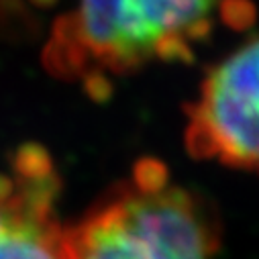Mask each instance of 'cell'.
<instances>
[{
    "label": "cell",
    "mask_w": 259,
    "mask_h": 259,
    "mask_svg": "<svg viewBox=\"0 0 259 259\" xmlns=\"http://www.w3.org/2000/svg\"><path fill=\"white\" fill-rule=\"evenodd\" d=\"M229 0H74L45 49L53 74L104 92L110 78L186 61L208 39Z\"/></svg>",
    "instance_id": "obj_1"
},
{
    "label": "cell",
    "mask_w": 259,
    "mask_h": 259,
    "mask_svg": "<svg viewBox=\"0 0 259 259\" xmlns=\"http://www.w3.org/2000/svg\"><path fill=\"white\" fill-rule=\"evenodd\" d=\"M68 259H217L219 223L157 159L139 161L66 229Z\"/></svg>",
    "instance_id": "obj_2"
},
{
    "label": "cell",
    "mask_w": 259,
    "mask_h": 259,
    "mask_svg": "<svg viewBox=\"0 0 259 259\" xmlns=\"http://www.w3.org/2000/svg\"><path fill=\"white\" fill-rule=\"evenodd\" d=\"M188 151L259 178V35L204 76L188 108Z\"/></svg>",
    "instance_id": "obj_3"
},
{
    "label": "cell",
    "mask_w": 259,
    "mask_h": 259,
    "mask_svg": "<svg viewBox=\"0 0 259 259\" xmlns=\"http://www.w3.org/2000/svg\"><path fill=\"white\" fill-rule=\"evenodd\" d=\"M57 200L51 155L39 145L19 147L0 169V259H68Z\"/></svg>",
    "instance_id": "obj_4"
}]
</instances>
